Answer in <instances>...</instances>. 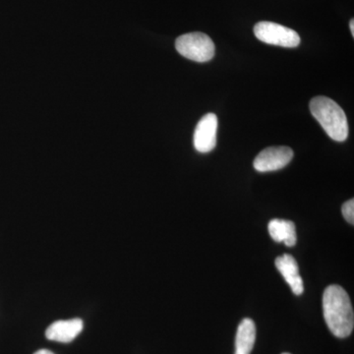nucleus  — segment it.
Here are the masks:
<instances>
[{
    "instance_id": "nucleus-8",
    "label": "nucleus",
    "mask_w": 354,
    "mask_h": 354,
    "mask_svg": "<svg viewBox=\"0 0 354 354\" xmlns=\"http://www.w3.org/2000/svg\"><path fill=\"white\" fill-rule=\"evenodd\" d=\"M83 321L81 319L57 321L46 330V339L58 342H70L82 332Z\"/></svg>"
},
{
    "instance_id": "nucleus-6",
    "label": "nucleus",
    "mask_w": 354,
    "mask_h": 354,
    "mask_svg": "<svg viewBox=\"0 0 354 354\" xmlns=\"http://www.w3.org/2000/svg\"><path fill=\"white\" fill-rule=\"evenodd\" d=\"M218 132V118L215 113H208L203 116L198 122L194 132V147L200 153H209L216 145Z\"/></svg>"
},
{
    "instance_id": "nucleus-9",
    "label": "nucleus",
    "mask_w": 354,
    "mask_h": 354,
    "mask_svg": "<svg viewBox=\"0 0 354 354\" xmlns=\"http://www.w3.org/2000/svg\"><path fill=\"white\" fill-rule=\"evenodd\" d=\"M256 341V326L252 319L245 318L239 324L235 337L234 354H250Z\"/></svg>"
},
{
    "instance_id": "nucleus-14",
    "label": "nucleus",
    "mask_w": 354,
    "mask_h": 354,
    "mask_svg": "<svg viewBox=\"0 0 354 354\" xmlns=\"http://www.w3.org/2000/svg\"><path fill=\"white\" fill-rule=\"evenodd\" d=\"M281 354H290V353H281Z\"/></svg>"
},
{
    "instance_id": "nucleus-10",
    "label": "nucleus",
    "mask_w": 354,
    "mask_h": 354,
    "mask_svg": "<svg viewBox=\"0 0 354 354\" xmlns=\"http://www.w3.org/2000/svg\"><path fill=\"white\" fill-rule=\"evenodd\" d=\"M268 230L272 239L276 242H283L288 247L297 244V228L291 221L274 218L269 223Z\"/></svg>"
},
{
    "instance_id": "nucleus-12",
    "label": "nucleus",
    "mask_w": 354,
    "mask_h": 354,
    "mask_svg": "<svg viewBox=\"0 0 354 354\" xmlns=\"http://www.w3.org/2000/svg\"><path fill=\"white\" fill-rule=\"evenodd\" d=\"M34 354H53L51 351H48V349H41V351H37L36 353Z\"/></svg>"
},
{
    "instance_id": "nucleus-7",
    "label": "nucleus",
    "mask_w": 354,
    "mask_h": 354,
    "mask_svg": "<svg viewBox=\"0 0 354 354\" xmlns=\"http://www.w3.org/2000/svg\"><path fill=\"white\" fill-rule=\"evenodd\" d=\"M277 269L283 274L286 283L295 295H301L304 291V279L299 274L297 261L290 254H285L274 261Z\"/></svg>"
},
{
    "instance_id": "nucleus-3",
    "label": "nucleus",
    "mask_w": 354,
    "mask_h": 354,
    "mask_svg": "<svg viewBox=\"0 0 354 354\" xmlns=\"http://www.w3.org/2000/svg\"><path fill=\"white\" fill-rule=\"evenodd\" d=\"M176 50L183 57L196 62H207L215 55V44L208 35L201 32H189L178 37Z\"/></svg>"
},
{
    "instance_id": "nucleus-2",
    "label": "nucleus",
    "mask_w": 354,
    "mask_h": 354,
    "mask_svg": "<svg viewBox=\"0 0 354 354\" xmlns=\"http://www.w3.org/2000/svg\"><path fill=\"white\" fill-rule=\"evenodd\" d=\"M309 108L312 115L320 123L330 138L337 142L348 139V118L337 102L330 97L319 95L310 101Z\"/></svg>"
},
{
    "instance_id": "nucleus-13",
    "label": "nucleus",
    "mask_w": 354,
    "mask_h": 354,
    "mask_svg": "<svg viewBox=\"0 0 354 354\" xmlns=\"http://www.w3.org/2000/svg\"><path fill=\"white\" fill-rule=\"evenodd\" d=\"M349 28H351V35L354 37V20L351 19V22H349Z\"/></svg>"
},
{
    "instance_id": "nucleus-4",
    "label": "nucleus",
    "mask_w": 354,
    "mask_h": 354,
    "mask_svg": "<svg viewBox=\"0 0 354 354\" xmlns=\"http://www.w3.org/2000/svg\"><path fill=\"white\" fill-rule=\"evenodd\" d=\"M254 35L263 43L283 48H297L300 37L295 30L268 21H261L254 26Z\"/></svg>"
},
{
    "instance_id": "nucleus-1",
    "label": "nucleus",
    "mask_w": 354,
    "mask_h": 354,
    "mask_svg": "<svg viewBox=\"0 0 354 354\" xmlns=\"http://www.w3.org/2000/svg\"><path fill=\"white\" fill-rule=\"evenodd\" d=\"M323 312L332 334L344 339L353 333L354 315L348 292L337 285L328 286L323 295Z\"/></svg>"
},
{
    "instance_id": "nucleus-11",
    "label": "nucleus",
    "mask_w": 354,
    "mask_h": 354,
    "mask_svg": "<svg viewBox=\"0 0 354 354\" xmlns=\"http://www.w3.org/2000/svg\"><path fill=\"white\" fill-rule=\"evenodd\" d=\"M342 215L344 218L348 221L349 223L353 225L354 223V200H348V202L344 203L342 207Z\"/></svg>"
},
{
    "instance_id": "nucleus-5",
    "label": "nucleus",
    "mask_w": 354,
    "mask_h": 354,
    "mask_svg": "<svg viewBox=\"0 0 354 354\" xmlns=\"http://www.w3.org/2000/svg\"><path fill=\"white\" fill-rule=\"evenodd\" d=\"M290 147H269L254 160V169L259 172L276 171L286 167L293 158Z\"/></svg>"
}]
</instances>
